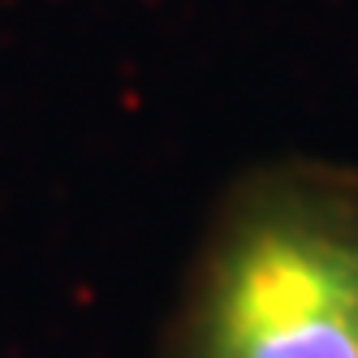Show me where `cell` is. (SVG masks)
Here are the masks:
<instances>
[{
    "label": "cell",
    "mask_w": 358,
    "mask_h": 358,
    "mask_svg": "<svg viewBox=\"0 0 358 358\" xmlns=\"http://www.w3.org/2000/svg\"><path fill=\"white\" fill-rule=\"evenodd\" d=\"M160 358H358V164L276 156L234 177Z\"/></svg>",
    "instance_id": "6da1fadb"
}]
</instances>
